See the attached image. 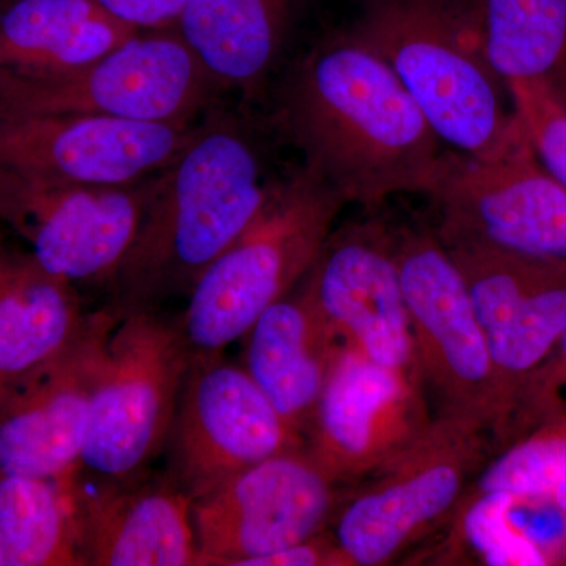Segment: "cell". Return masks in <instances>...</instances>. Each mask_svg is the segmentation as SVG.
Returning a JSON list of instances; mask_svg holds the SVG:
<instances>
[{"label":"cell","instance_id":"cell-19","mask_svg":"<svg viewBox=\"0 0 566 566\" xmlns=\"http://www.w3.org/2000/svg\"><path fill=\"white\" fill-rule=\"evenodd\" d=\"M294 290L271 304L244 334L243 368L305 439L344 342L304 290Z\"/></svg>","mask_w":566,"mask_h":566},{"label":"cell","instance_id":"cell-16","mask_svg":"<svg viewBox=\"0 0 566 566\" xmlns=\"http://www.w3.org/2000/svg\"><path fill=\"white\" fill-rule=\"evenodd\" d=\"M301 289L346 346L419 379L392 230L370 221L331 233Z\"/></svg>","mask_w":566,"mask_h":566},{"label":"cell","instance_id":"cell-27","mask_svg":"<svg viewBox=\"0 0 566 566\" xmlns=\"http://www.w3.org/2000/svg\"><path fill=\"white\" fill-rule=\"evenodd\" d=\"M506 91L536 159L566 189V104L536 82H506Z\"/></svg>","mask_w":566,"mask_h":566},{"label":"cell","instance_id":"cell-32","mask_svg":"<svg viewBox=\"0 0 566 566\" xmlns=\"http://www.w3.org/2000/svg\"><path fill=\"white\" fill-rule=\"evenodd\" d=\"M564 520H565V524H566V512L564 513Z\"/></svg>","mask_w":566,"mask_h":566},{"label":"cell","instance_id":"cell-31","mask_svg":"<svg viewBox=\"0 0 566 566\" xmlns=\"http://www.w3.org/2000/svg\"><path fill=\"white\" fill-rule=\"evenodd\" d=\"M2 390H3V385H2V382H0V394H2Z\"/></svg>","mask_w":566,"mask_h":566},{"label":"cell","instance_id":"cell-25","mask_svg":"<svg viewBox=\"0 0 566 566\" xmlns=\"http://www.w3.org/2000/svg\"><path fill=\"white\" fill-rule=\"evenodd\" d=\"M566 479V411L536 424L499 450L465 494L505 493L543 501Z\"/></svg>","mask_w":566,"mask_h":566},{"label":"cell","instance_id":"cell-8","mask_svg":"<svg viewBox=\"0 0 566 566\" xmlns=\"http://www.w3.org/2000/svg\"><path fill=\"white\" fill-rule=\"evenodd\" d=\"M392 243L423 389L438 401L439 415L485 424L494 446L501 409L493 364L463 274L431 230H392Z\"/></svg>","mask_w":566,"mask_h":566},{"label":"cell","instance_id":"cell-22","mask_svg":"<svg viewBox=\"0 0 566 566\" xmlns=\"http://www.w3.org/2000/svg\"><path fill=\"white\" fill-rule=\"evenodd\" d=\"M140 32L98 0H10L0 9V69H74Z\"/></svg>","mask_w":566,"mask_h":566},{"label":"cell","instance_id":"cell-23","mask_svg":"<svg viewBox=\"0 0 566 566\" xmlns=\"http://www.w3.org/2000/svg\"><path fill=\"white\" fill-rule=\"evenodd\" d=\"M486 59L506 82L543 85L566 104V0H472Z\"/></svg>","mask_w":566,"mask_h":566},{"label":"cell","instance_id":"cell-9","mask_svg":"<svg viewBox=\"0 0 566 566\" xmlns=\"http://www.w3.org/2000/svg\"><path fill=\"white\" fill-rule=\"evenodd\" d=\"M442 243H475L566 262V189L528 140L476 158L446 150L431 191Z\"/></svg>","mask_w":566,"mask_h":566},{"label":"cell","instance_id":"cell-34","mask_svg":"<svg viewBox=\"0 0 566 566\" xmlns=\"http://www.w3.org/2000/svg\"><path fill=\"white\" fill-rule=\"evenodd\" d=\"M564 565H566V553H565V560H564Z\"/></svg>","mask_w":566,"mask_h":566},{"label":"cell","instance_id":"cell-6","mask_svg":"<svg viewBox=\"0 0 566 566\" xmlns=\"http://www.w3.org/2000/svg\"><path fill=\"white\" fill-rule=\"evenodd\" d=\"M491 446L479 420L434 417L408 449L342 499L331 524L353 566L392 564L452 520Z\"/></svg>","mask_w":566,"mask_h":566},{"label":"cell","instance_id":"cell-15","mask_svg":"<svg viewBox=\"0 0 566 566\" xmlns=\"http://www.w3.org/2000/svg\"><path fill=\"white\" fill-rule=\"evenodd\" d=\"M419 379L342 346L319 398L305 449L335 483L374 475L427 430Z\"/></svg>","mask_w":566,"mask_h":566},{"label":"cell","instance_id":"cell-5","mask_svg":"<svg viewBox=\"0 0 566 566\" xmlns=\"http://www.w3.org/2000/svg\"><path fill=\"white\" fill-rule=\"evenodd\" d=\"M212 91L180 32L155 29L74 69H0V118L95 115L188 126Z\"/></svg>","mask_w":566,"mask_h":566},{"label":"cell","instance_id":"cell-3","mask_svg":"<svg viewBox=\"0 0 566 566\" xmlns=\"http://www.w3.org/2000/svg\"><path fill=\"white\" fill-rule=\"evenodd\" d=\"M352 29L390 66L450 150L493 158L527 139L486 59L472 0H356Z\"/></svg>","mask_w":566,"mask_h":566},{"label":"cell","instance_id":"cell-1","mask_svg":"<svg viewBox=\"0 0 566 566\" xmlns=\"http://www.w3.org/2000/svg\"><path fill=\"white\" fill-rule=\"evenodd\" d=\"M279 128L346 203L433 188L444 142L397 73L352 28L324 36L282 82Z\"/></svg>","mask_w":566,"mask_h":566},{"label":"cell","instance_id":"cell-13","mask_svg":"<svg viewBox=\"0 0 566 566\" xmlns=\"http://www.w3.org/2000/svg\"><path fill=\"white\" fill-rule=\"evenodd\" d=\"M219 357L193 360L167 439V475L192 501L252 465L305 447L248 371Z\"/></svg>","mask_w":566,"mask_h":566},{"label":"cell","instance_id":"cell-26","mask_svg":"<svg viewBox=\"0 0 566 566\" xmlns=\"http://www.w3.org/2000/svg\"><path fill=\"white\" fill-rule=\"evenodd\" d=\"M517 497L505 493L464 494L452 516L447 553L464 546L479 564L491 566L557 565L531 532L513 520Z\"/></svg>","mask_w":566,"mask_h":566},{"label":"cell","instance_id":"cell-17","mask_svg":"<svg viewBox=\"0 0 566 566\" xmlns=\"http://www.w3.org/2000/svg\"><path fill=\"white\" fill-rule=\"evenodd\" d=\"M192 129L95 115L0 118V166L52 181L134 185L166 169Z\"/></svg>","mask_w":566,"mask_h":566},{"label":"cell","instance_id":"cell-33","mask_svg":"<svg viewBox=\"0 0 566 566\" xmlns=\"http://www.w3.org/2000/svg\"><path fill=\"white\" fill-rule=\"evenodd\" d=\"M7 2H10V0H3V3H7ZM3 3H2V6H3Z\"/></svg>","mask_w":566,"mask_h":566},{"label":"cell","instance_id":"cell-29","mask_svg":"<svg viewBox=\"0 0 566 566\" xmlns=\"http://www.w3.org/2000/svg\"><path fill=\"white\" fill-rule=\"evenodd\" d=\"M252 566H353L333 532H319L304 542L253 562Z\"/></svg>","mask_w":566,"mask_h":566},{"label":"cell","instance_id":"cell-4","mask_svg":"<svg viewBox=\"0 0 566 566\" xmlns=\"http://www.w3.org/2000/svg\"><path fill=\"white\" fill-rule=\"evenodd\" d=\"M346 200L307 169L277 181L244 232L207 268L177 319L193 360L221 356L314 266Z\"/></svg>","mask_w":566,"mask_h":566},{"label":"cell","instance_id":"cell-18","mask_svg":"<svg viewBox=\"0 0 566 566\" xmlns=\"http://www.w3.org/2000/svg\"><path fill=\"white\" fill-rule=\"evenodd\" d=\"M80 472L61 480L82 565H200L192 499L169 475L99 480Z\"/></svg>","mask_w":566,"mask_h":566},{"label":"cell","instance_id":"cell-21","mask_svg":"<svg viewBox=\"0 0 566 566\" xmlns=\"http://www.w3.org/2000/svg\"><path fill=\"white\" fill-rule=\"evenodd\" d=\"M305 0H191L174 25L216 88L253 95L273 74Z\"/></svg>","mask_w":566,"mask_h":566},{"label":"cell","instance_id":"cell-10","mask_svg":"<svg viewBox=\"0 0 566 566\" xmlns=\"http://www.w3.org/2000/svg\"><path fill=\"white\" fill-rule=\"evenodd\" d=\"M153 177L92 186L0 166V221L50 273L74 285L111 283L139 230Z\"/></svg>","mask_w":566,"mask_h":566},{"label":"cell","instance_id":"cell-14","mask_svg":"<svg viewBox=\"0 0 566 566\" xmlns=\"http://www.w3.org/2000/svg\"><path fill=\"white\" fill-rule=\"evenodd\" d=\"M118 316L112 307L96 311L66 352L3 386L0 475L61 482L80 471L93 392Z\"/></svg>","mask_w":566,"mask_h":566},{"label":"cell","instance_id":"cell-12","mask_svg":"<svg viewBox=\"0 0 566 566\" xmlns=\"http://www.w3.org/2000/svg\"><path fill=\"white\" fill-rule=\"evenodd\" d=\"M463 274L493 364L504 444L517 395L566 329V262L475 243H444Z\"/></svg>","mask_w":566,"mask_h":566},{"label":"cell","instance_id":"cell-30","mask_svg":"<svg viewBox=\"0 0 566 566\" xmlns=\"http://www.w3.org/2000/svg\"><path fill=\"white\" fill-rule=\"evenodd\" d=\"M118 20L139 31L174 28L191 0H98Z\"/></svg>","mask_w":566,"mask_h":566},{"label":"cell","instance_id":"cell-20","mask_svg":"<svg viewBox=\"0 0 566 566\" xmlns=\"http://www.w3.org/2000/svg\"><path fill=\"white\" fill-rule=\"evenodd\" d=\"M95 312L76 285L44 270L28 249L0 237V382L32 374L70 348Z\"/></svg>","mask_w":566,"mask_h":566},{"label":"cell","instance_id":"cell-2","mask_svg":"<svg viewBox=\"0 0 566 566\" xmlns=\"http://www.w3.org/2000/svg\"><path fill=\"white\" fill-rule=\"evenodd\" d=\"M277 181L259 140L232 115L192 129L172 163L153 177L132 248L111 282L118 314L151 311L191 293L207 268L244 232Z\"/></svg>","mask_w":566,"mask_h":566},{"label":"cell","instance_id":"cell-24","mask_svg":"<svg viewBox=\"0 0 566 566\" xmlns=\"http://www.w3.org/2000/svg\"><path fill=\"white\" fill-rule=\"evenodd\" d=\"M0 566H84L61 482L0 475Z\"/></svg>","mask_w":566,"mask_h":566},{"label":"cell","instance_id":"cell-11","mask_svg":"<svg viewBox=\"0 0 566 566\" xmlns=\"http://www.w3.org/2000/svg\"><path fill=\"white\" fill-rule=\"evenodd\" d=\"M338 486L305 447L230 476L192 501L200 566H252L326 531Z\"/></svg>","mask_w":566,"mask_h":566},{"label":"cell","instance_id":"cell-7","mask_svg":"<svg viewBox=\"0 0 566 566\" xmlns=\"http://www.w3.org/2000/svg\"><path fill=\"white\" fill-rule=\"evenodd\" d=\"M192 356L177 322L156 312L118 316L93 392L80 472L132 480L167 446Z\"/></svg>","mask_w":566,"mask_h":566},{"label":"cell","instance_id":"cell-28","mask_svg":"<svg viewBox=\"0 0 566 566\" xmlns=\"http://www.w3.org/2000/svg\"><path fill=\"white\" fill-rule=\"evenodd\" d=\"M562 411H566V329L553 352L524 382L501 449Z\"/></svg>","mask_w":566,"mask_h":566}]
</instances>
